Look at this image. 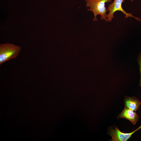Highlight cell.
Returning <instances> with one entry per match:
<instances>
[{
    "instance_id": "6da1fadb",
    "label": "cell",
    "mask_w": 141,
    "mask_h": 141,
    "mask_svg": "<svg viewBox=\"0 0 141 141\" xmlns=\"http://www.w3.org/2000/svg\"><path fill=\"white\" fill-rule=\"evenodd\" d=\"M112 0H85L86 6L88 8V11L92 12L94 15L93 21H98L97 16L100 15L102 20L108 22L107 12L108 11L105 7V3H110Z\"/></svg>"
},
{
    "instance_id": "277c9868",
    "label": "cell",
    "mask_w": 141,
    "mask_h": 141,
    "mask_svg": "<svg viewBox=\"0 0 141 141\" xmlns=\"http://www.w3.org/2000/svg\"><path fill=\"white\" fill-rule=\"evenodd\" d=\"M114 129L110 128L108 130V134L111 137V141H126L135 132L141 128V125L134 131L129 133H125L121 131L118 127L114 126Z\"/></svg>"
},
{
    "instance_id": "5b68a950",
    "label": "cell",
    "mask_w": 141,
    "mask_h": 141,
    "mask_svg": "<svg viewBox=\"0 0 141 141\" xmlns=\"http://www.w3.org/2000/svg\"><path fill=\"white\" fill-rule=\"evenodd\" d=\"M121 118L127 120L133 125H135L138 120L139 117L136 111L125 106L122 111L117 116V119Z\"/></svg>"
},
{
    "instance_id": "7a4b0ae2",
    "label": "cell",
    "mask_w": 141,
    "mask_h": 141,
    "mask_svg": "<svg viewBox=\"0 0 141 141\" xmlns=\"http://www.w3.org/2000/svg\"><path fill=\"white\" fill-rule=\"evenodd\" d=\"M21 50L19 46L14 44L5 43L0 44V65L17 57Z\"/></svg>"
},
{
    "instance_id": "3957f363",
    "label": "cell",
    "mask_w": 141,
    "mask_h": 141,
    "mask_svg": "<svg viewBox=\"0 0 141 141\" xmlns=\"http://www.w3.org/2000/svg\"><path fill=\"white\" fill-rule=\"evenodd\" d=\"M132 1L134 0H129ZM125 2V0H113V2L109 5L107 9L109 13L107 15L108 22H110L114 18V13L117 11H120L125 15V17L127 18L128 17H132L137 20L140 22L141 19L133 16L132 13H128L122 8V5Z\"/></svg>"
},
{
    "instance_id": "8992f818",
    "label": "cell",
    "mask_w": 141,
    "mask_h": 141,
    "mask_svg": "<svg viewBox=\"0 0 141 141\" xmlns=\"http://www.w3.org/2000/svg\"><path fill=\"white\" fill-rule=\"evenodd\" d=\"M124 97L123 102L125 106L135 111L139 109L141 102L136 97H130L126 96Z\"/></svg>"
},
{
    "instance_id": "52a82bcc",
    "label": "cell",
    "mask_w": 141,
    "mask_h": 141,
    "mask_svg": "<svg viewBox=\"0 0 141 141\" xmlns=\"http://www.w3.org/2000/svg\"><path fill=\"white\" fill-rule=\"evenodd\" d=\"M137 62L139 67L140 77L139 85L141 86V51L139 52L137 57Z\"/></svg>"
}]
</instances>
